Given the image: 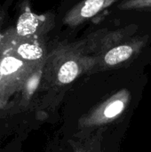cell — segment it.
Masks as SVG:
<instances>
[{"label":"cell","mask_w":151,"mask_h":152,"mask_svg":"<svg viewBox=\"0 0 151 152\" xmlns=\"http://www.w3.org/2000/svg\"><path fill=\"white\" fill-rule=\"evenodd\" d=\"M146 45L147 38L132 37L99 55L92 56L94 59V67L89 74L135 66L133 63Z\"/></svg>","instance_id":"obj_3"},{"label":"cell","mask_w":151,"mask_h":152,"mask_svg":"<svg viewBox=\"0 0 151 152\" xmlns=\"http://www.w3.org/2000/svg\"><path fill=\"white\" fill-rule=\"evenodd\" d=\"M18 53L28 61H39L44 56L42 47L36 44H22L18 48Z\"/></svg>","instance_id":"obj_8"},{"label":"cell","mask_w":151,"mask_h":152,"mask_svg":"<svg viewBox=\"0 0 151 152\" xmlns=\"http://www.w3.org/2000/svg\"><path fill=\"white\" fill-rule=\"evenodd\" d=\"M22 66V61L14 57L4 58L0 64L1 72L3 75H10L16 72Z\"/></svg>","instance_id":"obj_10"},{"label":"cell","mask_w":151,"mask_h":152,"mask_svg":"<svg viewBox=\"0 0 151 152\" xmlns=\"http://www.w3.org/2000/svg\"><path fill=\"white\" fill-rule=\"evenodd\" d=\"M123 0H82L68 12L64 22L69 28H77L95 17L108 7Z\"/></svg>","instance_id":"obj_5"},{"label":"cell","mask_w":151,"mask_h":152,"mask_svg":"<svg viewBox=\"0 0 151 152\" xmlns=\"http://www.w3.org/2000/svg\"><path fill=\"white\" fill-rule=\"evenodd\" d=\"M2 76H3V74H2V72H1V69H0V80H1V77H2Z\"/></svg>","instance_id":"obj_11"},{"label":"cell","mask_w":151,"mask_h":152,"mask_svg":"<svg viewBox=\"0 0 151 152\" xmlns=\"http://www.w3.org/2000/svg\"><path fill=\"white\" fill-rule=\"evenodd\" d=\"M93 67L94 59L86 53L83 40L65 43L52 56L47 74L49 83L64 102L71 88Z\"/></svg>","instance_id":"obj_2"},{"label":"cell","mask_w":151,"mask_h":152,"mask_svg":"<svg viewBox=\"0 0 151 152\" xmlns=\"http://www.w3.org/2000/svg\"><path fill=\"white\" fill-rule=\"evenodd\" d=\"M132 28H122L118 29L99 30L84 39L86 53L90 56L99 55L115 45L132 37Z\"/></svg>","instance_id":"obj_4"},{"label":"cell","mask_w":151,"mask_h":152,"mask_svg":"<svg viewBox=\"0 0 151 152\" xmlns=\"http://www.w3.org/2000/svg\"><path fill=\"white\" fill-rule=\"evenodd\" d=\"M39 24V19L33 13L24 12L18 20L17 31L20 36H28L33 34Z\"/></svg>","instance_id":"obj_7"},{"label":"cell","mask_w":151,"mask_h":152,"mask_svg":"<svg viewBox=\"0 0 151 152\" xmlns=\"http://www.w3.org/2000/svg\"><path fill=\"white\" fill-rule=\"evenodd\" d=\"M70 152H107L103 132L96 131L94 133L73 136L66 141Z\"/></svg>","instance_id":"obj_6"},{"label":"cell","mask_w":151,"mask_h":152,"mask_svg":"<svg viewBox=\"0 0 151 152\" xmlns=\"http://www.w3.org/2000/svg\"><path fill=\"white\" fill-rule=\"evenodd\" d=\"M117 8L122 11L149 9L151 8V0H123L117 4Z\"/></svg>","instance_id":"obj_9"},{"label":"cell","mask_w":151,"mask_h":152,"mask_svg":"<svg viewBox=\"0 0 151 152\" xmlns=\"http://www.w3.org/2000/svg\"><path fill=\"white\" fill-rule=\"evenodd\" d=\"M147 84L138 66L84 76L64 100L65 141L102 131L107 152L120 151Z\"/></svg>","instance_id":"obj_1"}]
</instances>
